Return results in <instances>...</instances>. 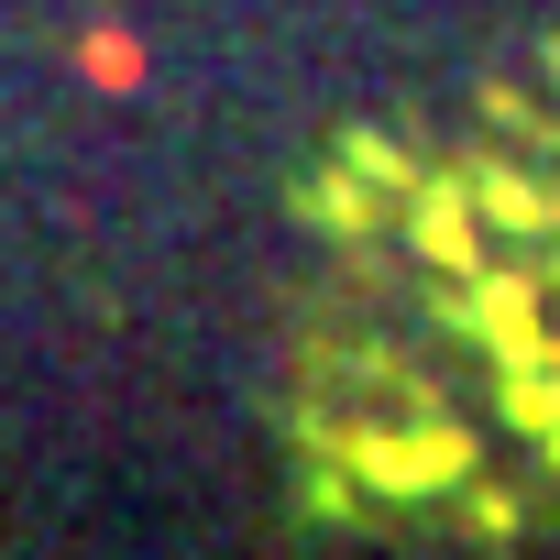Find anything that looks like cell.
<instances>
[{"label": "cell", "mask_w": 560, "mask_h": 560, "mask_svg": "<svg viewBox=\"0 0 560 560\" xmlns=\"http://www.w3.org/2000/svg\"><path fill=\"white\" fill-rule=\"evenodd\" d=\"M308 440L341 451L363 494H451L472 472V429H308Z\"/></svg>", "instance_id": "6da1fadb"}, {"label": "cell", "mask_w": 560, "mask_h": 560, "mask_svg": "<svg viewBox=\"0 0 560 560\" xmlns=\"http://www.w3.org/2000/svg\"><path fill=\"white\" fill-rule=\"evenodd\" d=\"M451 319H462V330H472L505 374H516V363H549V341H560V330H549V308H538V275H527V264H494V253L462 275Z\"/></svg>", "instance_id": "7a4b0ae2"}, {"label": "cell", "mask_w": 560, "mask_h": 560, "mask_svg": "<svg viewBox=\"0 0 560 560\" xmlns=\"http://www.w3.org/2000/svg\"><path fill=\"white\" fill-rule=\"evenodd\" d=\"M396 209H407V242H418V264H440L451 287L483 264V220H472V187H462V165H440V176L418 165V187H407Z\"/></svg>", "instance_id": "3957f363"}, {"label": "cell", "mask_w": 560, "mask_h": 560, "mask_svg": "<svg viewBox=\"0 0 560 560\" xmlns=\"http://www.w3.org/2000/svg\"><path fill=\"white\" fill-rule=\"evenodd\" d=\"M462 187H472V220L483 231H560V187H538L516 165H462Z\"/></svg>", "instance_id": "277c9868"}, {"label": "cell", "mask_w": 560, "mask_h": 560, "mask_svg": "<svg viewBox=\"0 0 560 560\" xmlns=\"http://www.w3.org/2000/svg\"><path fill=\"white\" fill-rule=\"evenodd\" d=\"M298 198H308V220H330V231H352V242H363V231L385 220V198H374V187H363L352 165H341V176H308Z\"/></svg>", "instance_id": "5b68a950"}, {"label": "cell", "mask_w": 560, "mask_h": 560, "mask_svg": "<svg viewBox=\"0 0 560 560\" xmlns=\"http://www.w3.org/2000/svg\"><path fill=\"white\" fill-rule=\"evenodd\" d=\"M341 165L374 187V198H407L418 187V165H407V143H385V132H341Z\"/></svg>", "instance_id": "8992f818"}, {"label": "cell", "mask_w": 560, "mask_h": 560, "mask_svg": "<svg viewBox=\"0 0 560 560\" xmlns=\"http://www.w3.org/2000/svg\"><path fill=\"white\" fill-rule=\"evenodd\" d=\"M143 78V45L132 34H89V89H132Z\"/></svg>", "instance_id": "52a82bcc"}, {"label": "cell", "mask_w": 560, "mask_h": 560, "mask_svg": "<svg viewBox=\"0 0 560 560\" xmlns=\"http://www.w3.org/2000/svg\"><path fill=\"white\" fill-rule=\"evenodd\" d=\"M538 451H549V462H560V418H549V429H538Z\"/></svg>", "instance_id": "ba28073f"}, {"label": "cell", "mask_w": 560, "mask_h": 560, "mask_svg": "<svg viewBox=\"0 0 560 560\" xmlns=\"http://www.w3.org/2000/svg\"><path fill=\"white\" fill-rule=\"evenodd\" d=\"M549 385H560V341H549Z\"/></svg>", "instance_id": "9c48e42d"}]
</instances>
